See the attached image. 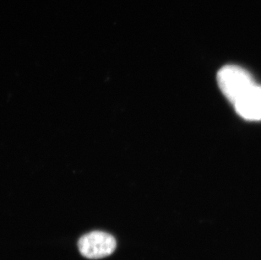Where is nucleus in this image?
Segmentation results:
<instances>
[{"instance_id": "f257e3e1", "label": "nucleus", "mask_w": 261, "mask_h": 260, "mask_svg": "<svg viewBox=\"0 0 261 260\" xmlns=\"http://www.w3.org/2000/svg\"><path fill=\"white\" fill-rule=\"evenodd\" d=\"M217 82L222 93L233 105L256 85L249 72L237 65H227L220 69Z\"/></svg>"}, {"instance_id": "f03ea898", "label": "nucleus", "mask_w": 261, "mask_h": 260, "mask_svg": "<svg viewBox=\"0 0 261 260\" xmlns=\"http://www.w3.org/2000/svg\"><path fill=\"white\" fill-rule=\"evenodd\" d=\"M115 238L104 231H91L80 238L78 248L82 256L98 259L111 255L116 249Z\"/></svg>"}, {"instance_id": "7ed1b4c3", "label": "nucleus", "mask_w": 261, "mask_h": 260, "mask_svg": "<svg viewBox=\"0 0 261 260\" xmlns=\"http://www.w3.org/2000/svg\"><path fill=\"white\" fill-rule=\"evenodd\" d=\"M239 115L249 121L261 120V86H255L234 104Z\"/></svg>"}]
</instances>
